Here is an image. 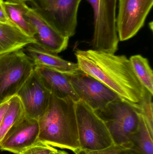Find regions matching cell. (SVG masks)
<instances>
[{"label":"cell","instance_id":"cb8c5ba5","mask_svg":"<svg viewBox=\"0 0 153 154\" xmlns=\"http://www.w3.org/2000/svg\"><path fill=\"white\" fill-rule=\"evenodd\" d=\"M9 100H10L0 104V125H1L2 119L9 106Z\"/></svg>","mask_w":153,"mask_h":154},{"label":"cell","instance_id":"e0dca14e","mask_svg":"<svg viewBox=\"0 0 153 154\" xmlns=\"http://www.w3.org/2000/svg\"><path fill=\"white\" fill-rule=\"evenodd\" d=\"M4 6L10 21L25 34L34 38L36 34L35 29L24 15L28 6L26 3H13L4 1Z\"/></svg>","mask_w":153,"mask_h":154},{"label":"cell","instance_id":"9c48e42d","mask_svg":"<svg viewBox=\"0 0 153 154\" xmlns=\"http://www.w3.org/2000/svg\"><path fill=\"white\" fill-rule=\"evenodd\" d=\"M68 76L80 99L95 111L104 108L110 102L120 99L102 82L81 71Z\"/></svg>","mask_w":153,"mask_h":154},{"label":"cell","instance_id":"52a82bcc","mask_svg":"<svg viewBox=\"0 0 153 154\" xmlns=\"http://www.w3.org/2000/svg\"><path fill=\"white\" fill-rule=\"evenodd\" d=\"M82 0H30L32 8L66 38L75 34Z\"/></svg>","mask_w":153,"mask_h":154},{"label":"cell","instance_id":"ba28073f","mask_svg":"<svg viewBox=\"0 0 153 154\" xmlns=\"http://www.w3.org/2000/svg\"><path fill=\"white\" fill-rule=\"evenodd\" d=\"M153 0H119L116 26L120 41L135 36L143 27Z\"/></svg>","mask_w":153,"mask_h":154},{"label":"cell","instance_id":"d4e9b609","mask_svg":"<svg viewBox=\"0 0 153 154\" xmlns=\"http://www.w3.org/2000/svg\"><path fill=\"white\" fill-rule=\"evenodd\" d=\"M30 0H6V2L13 3H26L27 2H29Z\"/></svg>","mask_w":153,"mask_h":154},{"label":"cell","instance_id":"277c9868","mask_svg":"<svg viewBox=\"0 0 153 154\" xmlns=\"http://www.w3.org/2000/svg\"><path fill=\"white\" fill-rule=\"evenodd\" d=\"M87 1L92 7L94 15L92 49L115 54L119 42L116 26L117 0Z\"/></svg>","mask_w":153,"mask_h":154},{"label":"cell","instance_id":"7402d4cb","mask_svg":"<svg viewBox=\"0 0 153 154\" xmlns=\"http://www.w3.org/2000/svg\"><path fill=\"white\" fill-rule=\"evenodd\" d=\"M81 154H138L131 148L123 145L114 144L108 148L100 151H83Z\"/></svg>","mask_w":153,"mask_h":154},{"label":"cell","instance_id":"4316f807","mask_svg":"<svg viewBox=\"0 0 153 154\" xmlns=\"http://www.w3.org/2000/svg\"></svg>","mask_w":153,"mask_h":154},{"label":"cell","instance_id":"ffe728a7","mask_svg":"<svg viewBox=\"0 0 153 154\" xmlns=\"http://www.w3.org/2000/svg\"><path fill=\"white\" fill-rule=\"evenodd\" d=\"M153 95L146 89L140 103L138 111L144 116L152 128H153Z\"/></svg>","mask_w":153,"mask_h":154},{"label":"cell","instance_id":"3957f363","mask_svg":"<svg viewBox=\"0 0 153 154\" xmlns=\"http://www.w3.org/2000/svg\"><path fill=\"white\" fill-rule=\"evenodd\" d=\"M139 105L119 99L96 110L110 133L114 144L126 146L140 122Z\"/></svg>","mask_w":153,"mask_h":154},{"label":"cell","instance_id":"4fadbf2b","mask_svg":"<svg viewBox=\"0 0 153 154\" xmlns=\"http://www.w3.org/2000/svg\"><path fill=\"white\" fill-rule=\"evenodd\" d=\"M34 71L51 94L61 98L70 97L75 101L80 100L68 75L41 66H35Z\"/></svg>","mask_w":153,"mask_h":154},{"label":"cell","instance_id":"d6986e66","mask_svg":"<svg viewBox=\"0 0 153 154\" xmlns=\"http://www.w3.org/2000/svg\"><path fill=\"white\" fill-rule=\"evenodd\" d=\"M133 70L143 87L153 95V73L148 60L140 55L129 59Z\"/></svg>","mask_w":153,"mask_h":154},{"label":"cell","instance_id":"44dd1931","mask_svg":"<svg viewBox=\"0 0 153 154\" xmlns=\"http://www.w3.org/2000/svg\"><path fill=\"white\" fill-rule=\"evenodd\" d=\"M58 150L39 140L20 154H54Z\"/></svg>","mask_w":153,"mask_h":154},{"label":"cell","instance_id":"30bf717a","mask_svg":"<svg viewBox=\"0 0 153 154\" xmlns=\"http://www.w3.org/2000/svg\"><path fill=\"white\" fill-rule=\"evenodd\" d=\"M16 95L20 99L25 116L38 120L48 107L51 93L34 71Z\"/></svg>","mask_w":153,"mask_h":154},{"label":"cell","instance_id":"9a60e30c","mask_svg":"<svg viewBox=\"0 0 153 154\" xmlns=\"http://www.w3.org/2000/svg\"><path fill=\"white\" fill-rule=\"evenodd\" d=\"M35 40L12 23L0 22V55L22 49Z\"/></svg>","mask_w":153,"mask_h":154},{"label":"cell","instance_id":"8992f818","mask_svg":"<svg viewBox=\"0 0 153 154\" xmlns=\"http://www.w3.org/2000/svg\"><path fill=\"white\" fill-rule=\"evenodd\" d=\"M34 66L22 49L0 55V104L17 95Z\"/></svg>","mask_w":153,"mask_h":154},{"label":"cell","instance_id":"484cf974","mask_svg":"<svg viewBox=\"0 0 153 154\" xmlns=\"http://www.w3.org/2000/svg\"><path fill=\"white\" fill-rule=\"evenodd\" d=\"M56 154H69L67 152H65V151H60V150H58Z\"/></svg>","mask_w":153,"mask_h":154},{"label":"cell","instance_id":"2e32d148","mask_svg":"<svg viewBox=\"0 0 153 154\" xmlns=\"http://www.w3.org/2000/svg\"><path fill=\"white\" fill-rule=\"evenodd\" d=\"M137 130L131 135L127 147L138 154H153V128L141 113Z\"/></svg>","mask_w":153,"mask_h":154},{"label":"cell","instance_id":"7a4b0ae2","mask_svg":"<svg viewBox=\"0 0 153 154\" xmlns=\"http://www.w3.org/2000/svg\"><path fill=\"white\" fill-rule=\"evenodd\" d=\"M75 103L70 97L61 98L51 94L47 109L38 120L40 141L81 154Z\"/></svg>","mask_w":153,"mask_h":154},{"label":"cell","instance_id":"ac0fdd59","mask_svg":"<svg viewBox=\"0 0 153 154\" xmlns=\"http://www.w3.org/2000/svg\"><path fill=\"white\" fill-rule=\"evenodd\" d=\"M24 116L20 99L15 95L10 99L9 106L0 125V143L15 123Z\"/></svg>","mask_w":153,"mask_h":154},{"label":"cell","instance_id":"603a6c76","mask_svg":"<svg viewBox=\"0 0 153 154\" xmlns=\"http://www.w3.org/2000/svg\"><path fill=\"white\" fill-rule=\"evenodd\" d=\"M3 0H0V22L11 23L9 20L4 6Z\"/></svg>","mask_w":153,"mask_h":154},{"label":"cell","instance_id":"6da1fadb","mask_svg":"<svg viewBox=\"0 0 153 154\" xmlns=\"http://www.w3.org/2000/svg\"><path fill=\"white\" fill-rule=\"evenodd\" d=\"M77 64L81 72L102 82L121 99L139 105L145 88L136 76L126 56L94 50H77Z\"/></svg>","mask_w":153,"mask_h":154},{"label":"cell","instance_id":"8fae6325","mask_svg":"<svg viewBox=\"0 0 153 154\" xmlns=\"http://www.w3.org/2000/svg\"><path fill=\"white\" fill-rule=\"evenodd\" d=\"M39 125L37 119L22 117L7 133L0 143V150L20 154L39 140Z\"/></svg>","mask_w":153,"mask_h":154},{"label":"cell","instance_id":"5b68a950","mask_svg":"<svg viewBox=\"0 0 153 154\" xmlns=\"http://www.w3.org/2000/svg\"><path fill=\"white\" fill-rule=\"evenodd\" d=\"M75 111L81 152L100 151L114 144L105 123L95 110L80 99L75 103Z\"/></svg>","mask_w":153,"mask_h":154},{"label":"cell","instance_id":"7c38bea8","mask_svg":"<svg viewBox=\"0 0 153 154\" xmlns=\"http://www.w3.org/2000/svg\"><path fill=\"white\" fill-rule=\"evenodd\" d=\"M24 15L35 29L34 44L56 54L67 48L69 38L57 31L34 9L28 6Z\"/></svg>","mask_w":153,"mask_h":154},{"label":"cell","instance_id":"5bb4252c","mask_svg":"<svg viewBox=\"0 0 153 154\" xmlns=\"http://www.w3.org/2000/svg\"><path fill=\"white\" fill-rule=\"evenodd\" d=\"M25 48L24 52L34 66H43L68 75H75L81 71L77 63L64 60L57 54L47 51L35 44H29Z\"/></svg>","mask_w":153,"mask_h":154}]
</instances>
